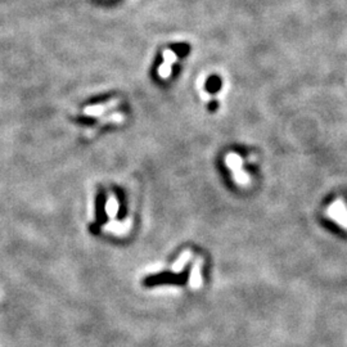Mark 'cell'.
I'll return each instance as SVG.
<instances>
[{
	"instance_id": "cell-2",
	"label": "cell",
	"mask_w": 347,
	"mask_h": 347,
	"mask_svg": "<svg viewBox=\"0 0 347 347\" xmlns=\"http://www.w3.org/2000/svg\"><path fill=\"white\" fill-rule=\"evenodd\" d=\"M225 163L228 166L230 171L233 172V178L235 179V182L239 185H247L250 182V176L246 174L242 165H243V159L237 153H229L225 157Z\"/></svg>"
},
{
	"instance_id": "cell-1",
	"label": "cell",
	"mask_w": 347,
	"mask_h": 347,
	"mask_svg": "<svg viewBox=\"0 0 347 347\" xmlns=\"http://www.w3.org/2000/svg\"><path fill=\"white\" fill-rule=\"evenodd\" d=\"M190 271H192V266L187 265L184 270L180 273H172V271H161L157 274L147 275L143 279V285L147 288L158 287V285L165 284H172V285H185L188 283L189 278H190Z\"/></svg>"
},
{
	"instance_id": "cell-4",
	"label": "cell",
	"mask_w": 347,
	"mask_h": 347,
	"mask_svg": "<svg viewBox=\"0 0 347 347\" xmlns=\"http://www.w3.org/2000/svg\"><path fill=\"white\" fill-rule=\"evenodd\" d=\"M120 103H121V99H112L104 104H94V106L85 107L83 112L84 115L89 116V117H100L106 112H108L109 109L116 108Z\"/></svg>"
},
{
	"instance_id": "cell-6",
	"label": "cell",
	"mask_w": 347,
	"mask_h": 347,
	"mask_svg": "<svg viewBox=\"0 0 347 347\" xmlns=\"http://www.w3.org/2000/svg\"><path fill=\"white\" fill-rule=\"evenodd\" d=\"M120 211V203L117 201L115 195H109L107 199L106 205H104V212L107 214L108 218H116Z\"/></svg>"
},
{
	"instance_id": "cell-5",
	"label": "cell",
	"mask_w": 347,
	"mask_h": 347,
	"mask_svg": "<svg viewBox=\"0 0 347 347\" xmlns=\"http://www.w3.org/2000/svg\"><path fill=\"white\" fill-rule=\"evenodd\" d=\"M124 120H125V116H124L123 113H119V112H115V113H111V115H108V116H104V117H102V119L98 121V124H96V126L94 127V129L89 130V131L86 132V135L93 136L94 135V132L96 131V129H98V127H100V126L106 125V124H121V123H124Z\"/></svg>"
},
{
	"instance_id": "cell-7",
	"label": "cell",
	"mask_w": 347,
	"mask_h": 347,
	"mask_svg": "<svg viewBox=\"0 0 347 347\" xmlns=\"http://www.w3.org/2000/svg\"><path fill=\"white\" fill-rule=\"evenodd\" d=\"M157 72H158V76L161 77V79H169L172 73V64L163 61V63H162L161 66L158 67V69H157Z\"/></svg>"
},
{
	"instance_id": "cell-3",
	"label": "cell",
	"mask_w": 347,
	"mask_h": 347,
	"mask_svg": "<svg viewBox=\"0 0 347 347\" xmlns=\"http://www.w3.org/2000/svg\"><path fill=\"white\" fill-rule=\"evenodd\" d=\"M328 216L333 219L334 221L347 229V208L345 207L344 202L336 201L333 202L329 208H328Z\"/></svg>"
}]
</instances>
